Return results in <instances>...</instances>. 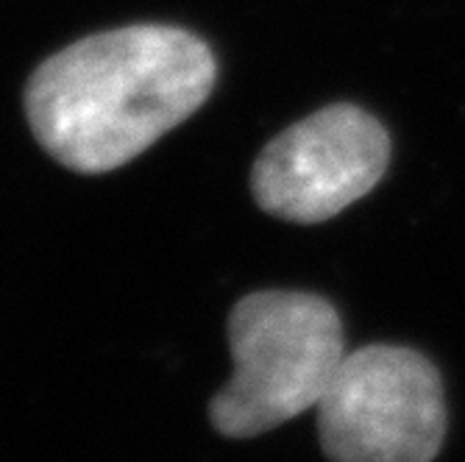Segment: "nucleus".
Masks as SVG:
<instances>
[{"label":"nucleus","mask_w":465,"mask_h":462,"mask_svg":"<svg viewBox=\"0 0 465 462\" xmlns=\"http://www.w3.org/2000/svg\"><path fill=\"white\" fill-rule=\"evenodd\" d=\"M218 78L203 39L173 25H129L78 39L25 87L31 132L75 173L123 167L209 98Z\"/></svg>","instance_id":"f257e3e1"},{"label":"nucleus","mask_w":465,"mask_h":462,"mask_svg":"<svg viewBox=\"0 0 465 462\" xmlns=\"http://www.w3.org/2000/svg\"><path fill=\"white\" fill-rule=\"evenodd\" d=\"M229 349L234 373L209 421L223 437H257L318 407L346 357L343 320L312 292H251L229 315Z\"/></svg>","instance_id":"f03ea898"},{"label":"nucleus","mask_w":465,"mask_h":462,"mask_svg":"<svg viewBox=\"0 0 465 462\" xmlns=\"http://www.w3.org/2000/svg\"><path fill=\"white\" fill-rule=\"evenodd\" d=\"M446 435L438 368L415 349L346 351L318 401V437L329 462H432Z\"/></svg>","instance_id":"7ed1b4c3"},{"label":"nucleus","mask_w":465,"mask_h":462,"mask_svg":"<svg viewBox=\"0 0 465 462\" xmlns=\"http://www.w3.org/2000/svg\"><path fill=\"white\" fill-rule=\"evenodd\" d=\"M391 134L354 103H331L282 132L251 171V192L287 223H323L382 182Z\"/></svg>","instance_id":"20e7f679"}]
</instances>
